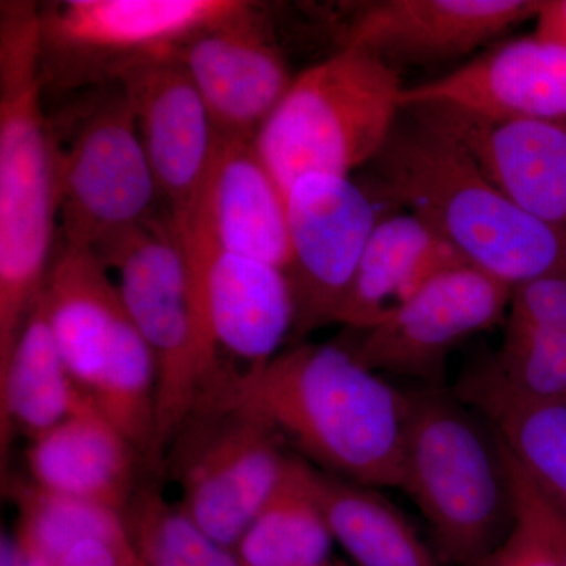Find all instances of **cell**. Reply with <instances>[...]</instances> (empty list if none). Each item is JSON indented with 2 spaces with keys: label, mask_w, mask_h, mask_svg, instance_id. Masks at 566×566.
I'll list each match as a JSON object with an SVG mask.
<instances>
[{
  "label": "cell",
  "mask_w": 566,
  "mask_h": 566,
  "mask_svg": "<svg viewBox=\"0 0 566 566\" xmlns=\"http://www.w3.org/2000/svg\"><path fill=\"white\" fill-rule=\"evenodd\" d=\"M109 82L125 93L159 196L172 222H181L219 142L202 95L175 52L125 63Z\"/></svg>",
  "instance_id": "obj_12"
},
{
  "label": "cell",
  "mask_w": 566,
  "mask_h": 566,
  "mask_svg": "<svg viewBox=\"0 0 566 566\" xmlns=\"http://www.w3.org/2000/svg\"><path fill=\"white\" fill-rule=\"evenodd\" d=\"M240 0H65L40 7L43 61L70 77H104L125 63L174 54L249 9Z\"/></svg>",
  "instance_id": "obj_11"
},
{
  "label": "cell",
  "mask_w": 566,
  "mask_h": 566,
  "mask_svg": "<svg viewBox=\"0 0 566 566\" xmlns=\"http://www.w3.org/2000/svg\"><path fill=\"white\" fill-rule=\"evenodd\" d=\"M403 111L460 144L517 207L566 234L564 123L493 118L446 104Z\"/></svg>",
  "instance_id": "obj_15"
},
{
  "label": "cell",
  "mask_w": 566,
  "mask_h": 566,
  "mask_svg": "<svg viewBox=\"0 0 566 566\" xmlns=\"http://www.w3.org/2000/svg\"><path fill=\"white\" fill-rule=\"evenodd\" d=\"M57 142L59 241L96 248L155 218L158 185L132 106L115 82Z\"/></svg>",
  "instance_id": "obj_8"
},
{
  "label": "cell",
  "mask_w": 566,
  "mask_h": 566,
  "mask_svg": "<svg viewBox=\"0 0 566 566\" xmlns=\"http://www.w3.org/2000/svg\"><path fill=\"white\" fill-rule=\"evenodd\" d=\"M18 510L14 545L24 556L57 565L77 543L98 538L132 546L122 513L80 499L51 493L32 482L9 483Z\"/></svg>",
  "instance_id": "obj_27"
},
{
  "label": "cell",
  "mask_w": 566,
  "mask_h": 566,
  "mask_svg": "<svg viewBox=\"0 0 566 566\" xmlns=\"http://www.w3.org/2000/svg\"><path fill=\"white\" fill-rule=\"evenodd\" d=\"M505 453L506 461H509L510 482H512L516 512L526 516L538 527V531L545 535L554 553H556L560 566H566V516L558 512L556 506L551 504L545 495L536 490L531 479L524 474L523 469L510 455L506 447Z\"/></svg>",
  "instance_id": "obj_29"
},
{
  "label": "cell",
  "mask_w": 566,
  "mask_h": 566,
  "mask_svg": "<svg viewBox=\"0 0 566 566\" xmlns=\"http://www.w3.org/2000/svg\"><path fill=\"white\" fill-rule=\"evenodd\" d=\"M84 394L59 352L41 294L9 359L0 365L2 450L14 433L32 441L50 431L74 411Z\"/></svg>",
  "instance_id": "obj_25"
},
{
  "label": "cell",
  "mask_w": 566,
  "mask_h": 566,
  "mask_svg": "<svg viewBox=\"0 0 566 566\" xmlns=\"http://www.w3.org/2000/svg\"><path fill=\"white\" fill-rule=\"evenodd\" d=\"M405 115L370 163L375 199L406 208L464 262L512 286L566 275L565 233L517 207L455 140Z\"/></svg>",
  "instance_id": "obj_3"
},
{
  "label": "cell",
  "mask_w": 566,
  "mask_h": 566,
  "mask_svg": "<svg viewBox=\"0 0 566 566\" xmlns=\"http://www.w3.org/2000/svg\"><path fill=\"white\" fill-rule=\"evenodd\" d=\"M139 562L133 546L91 538L71 547L57 566H134Z\"/></svg>",
  "instance_id": "obj_31"
},
{
  "label": "cell",
  "mask_w": 566,
  "mask_h": 566,
  "mask_svg": "<svg viewBox=\"0 0 566 566\" xmlns=\"http://www.w3.org/2000/svg\"><path fill=\"white\" fill-rule=\"evenodd\" d=\"M513 286L460 262L427 279L346 348L379 375L444 385L446 363L458 346L505 322Z\"/></svg>",
  "instance_id": "obj_9"
},
{
  "label": "cell",
  "mask_w": 566,
  "mask_h": 566,
  "mask_svg": "<svg viewBox=\"0 0 566 566\" xmlns=\"http://www.w3.org/2000/svg\"><path fill=\"white\" fill-rule=\"evenodd\" d=\"M109 270L158 370L151 469L163 468L193 405L221 379L226 365L205 327L188 255L172 219L150 221L95 249Z\"/></svg>",
  "instance_id": "obj_5"
},
{
  "label": "cell",
  "mask_w": 566,
  "mask_h": 566,
  "mask_svg": "<svg viewBox=\"0 0 566 566\" xmlns=\"http://www.w3.org/2000/svg\"><path fill=\"white\" fill-rule=\"evenodd\" d=\"M395 66L359 48L340 50L294 76L255 147L283 191L307 174L349 177L374 161L403 114Z\"/></svg>",
  "instance_id": "obj_6"
},
{
  "label": "cell",
  "mask_w": 566,
  "mask_h": 566,
  "mask_svg": "<svg viewBox=\"0 0 566 566\" xmlns=\"http://www.w3.org/2000/svg\"><path fill=\"white\" fill-rule=\"evenodd\" d=\"M123 521L144 566H244L234 547L211 538L158 486L137 488Z\"/></svg>",
  "instance_id": "obj_28"
},
{
  "label": "cell",
  "mask_w": 566,
  "mask_h": 566,
  "mask_svg": "<svg viewBox=\"0 0 566 566\" xmlns=\"http://www.w3.org/2000/svg\"><path fill=\"white\" fill-rule=\"evenodd\" d=\"M305 479L335 545L356 566H446L381 490L305 463Z\"/></svg>",
  "instance_id": "obj_24"
},
{
  "label": "cell",
  "mask_w": 566,
  "mask_h": 566,
  "mask_svg": "<svg viewBox=\"0 0 566 566\" xmlns=\"http://www.w3.org/2000/svg\"><path fill=\"white\" fill-rule=\"evenodd\" d=\"M543 0H381L357 11L342 46L359 48L395 63L444 62L527 20Z\"/></svg>",
  "instance_id": "obj_17"
},
{
  "label": "cell",
  "mask_w": 566,
  "mask_h": 566,
  "mask_svg": "<svg viewBox=\"0 0 566 566\" xmlns=\"http://www.w3.org/2000/svg\"><path fill=\"white\" fill-rule=\"evenodd\" d=\"M43 301L71 378L88 394L112 354L139 333L120 289L93 249L59 241Z\"/></svg>",
  "instance_id": "obj_19"
},
{
  "label": "cell",
  "mask_w": 566,
  "mask_h": 566,
  "mask_svg": "<svg viewBox=\"0 0 566 566\" xmlns=\"http://www.w3.org/2000/svg\"><path fill=\"white\" fill-rule=\"evenodd\" d=\"M292 452L230 382L202 395L164 457L180 506L216 542L237 547L285 474Z\"/></svg>",
  "instance_id": "obj_7"
},
{
  "label": "cell",
  "mask_w": 566,
  "mask_h": 566,
  "mask_svg": "<svg viewBox=\"0 0 566 566\" xmlns=\"http://www.w3.org/2000/svg\"><path fill=\"white\" fill-rule=\"evenodd\" d=\"M202 95L219 136L255 142L294 80L253 3L175 52Z\"/></svg>",
  "instance_id": "obj_13"
},
{
  "label": "cell",
  "mask_w": 566,
  "mask_h": 566,
  "mask_svg": "<svg viewBox=\"0 0 566 566\" xmlns=\"http://www.w3.org/2000/svg\"><path fill=\"white\" fill-rule=\"evenodd\" d=\"M411 104L566 125V48L536 35L506 41L444 76L406 87L403 109Z\"/></svg>",
  "instance_id": "obj_18"
},
{
  "label": "cell",
  "mask_w": 566,
  "mask_h": 566,
  "mask_svg": "<svg viewBox=\"0 0 566 566\" xmlns=\"http://www.w3.org/2000/svg\"><path fill=\"white\" fill-rule=\"evenodd\" d=\"M460 262V253L411 212L381 218L335 324L367 329L431 275Z\"/></svg>",
  "instance_id": "obj_22"
},
{
  "label": "cell",
  "mask_w": 566,
  "mask_h": 566,
  "mask_svg": "<svg viewBox=\"0 0 566 566\" xmlns=\"http://www.w3.org/2000/svg\"><path fill=\"white\" fill-rule=\"evenodd\" d=\"M535 35L566 48V0H543Z\"/></svg>",
  "instance_id": "obj_32"
},
{
  "label": "cell",
  "mask_w": 566,
  "mask_h": 566,
  "mask_svg": "<svg viewBox=\"0 0 566 566\" xmlns=\"http://www.w3.org/2000/svg\"><path fill=\"white\" fill-rule=\"evenodd\" d=\"M495 374L517 394L566 405V275L513 286Z\"/></svg>",
  "instance_id": "obj_23"
},
{
  "label": "cell",
  "mask_w": 566,
  "mask_h": 566,
  "mask_svg": "<svg viewBox=\"0 0 566 566\" xmlns=\"http://www.w3.org/2000/svg\"><path fill=\"white\" fill-rule=\"evenodd\" d=\"M475 566H560V562L538 527L515 510L509 534Z\"/></svg>",
  "instance_id": "obj_30"
},
{
  "label": "cell",
  "mask_w": 566,
  "mask_h": 566,
  "mask_svg": "<svg viewBox=\"0 0 566 566\" xmlns=\"http://www.w3.org/2000/svg\"><path fill=\"white\" fill-rule=\"evenodd\" d=\"M134 566H144V565H142V562H139V564H136V565H134Z\"/></svg>",
  "instance_id": "obj_34"
},
{
  "label": "cell",
  "mask_w": 566,
  "mask_h": 566,
  "mask_svg": "<svg viewBox=\"0 0 566 566\" xmlns=\"http://www.w3.org/2000/svg\"><path fill=\"white\" fill-rule=\"evenodd\" d=\"M326 566H346L344 564H335V562H331V564H327Z\"/></svg>",
  "instance_id": "obj_33"
},
{
  "label": "cell",
  "mask_w": 566,
  "mask_h": 566,
  "mask_svg": "<svg viewBox=\"0 0 566 566\" xmlns=\"http://www.w3.org/2000/svg\"><path fill=\"white\" fill-rule=\"evenodd\" d=\"M230 389L312 468L378 490L400 486L408 392L345 344L285 346L263 367L234 374Z\"/></svg>",
  "instance_id": "obj_1"
},
{
  "label": "cell",
  "mask_w": 566,
  "mask_h": 566,
  "mask_svg": "<svg viewBox=\"0 0 566 566\" xmlns=\"http://www.w3.org/2000/svg\"><path fill=\"white\" fill-rule=\"evenodd\" d=\"M455 392L493 427L536 490L566 516V405L517 394L495 374L490 356L461 376Z\"/></svg>",
  "instance_id": "obj_21"
},
{
  "label": "cell",
  "mask_w": 566,
  "mask_h": 566,
  "mask_svg": "<svg viewBox=\"0 0 566 566\" xmlns=\"http://www.w3.org/2000/svg\"><path fill=\"white\" fill-rule=\"evenodd\" d=\"M334 545L307 485L304 461L292 453L281 483L234 551L244 566H326Z\"/></svg>",
  "instance_id": "obj_26"
},
{
  "label": "cell",
  "mask_w": 566,
  "mask_h": 566,
  "mask_svg": "<svg viewBox=\"0 0 566 566\" xmlns=\"http://www.w3.org/2000/svg\"><path fill=\"white\" fill-rule=\"evenodd\" d=\"M40 7L0 3V365L46 285L59 233L57 142L44 117Z\"/></svg>",
  "instance_id": "obj_2"
},
{
  "label": "cell",
  "mask_w": 566,
  "mask_h": 566,
  "mask_svg": "<svg viewBox=\"0 0 566 566\" xmlns=\"http://www.w3.org/2000/svg\"><path fill=\"white\" fill-rule=\"evenodd\" d=\"M181 244L219 356L241 360L244 371L270 363L293 334L294 297L285 270L251 256Z\"/></svg>",
  "instance_id": "obj_16"
},
{
  "label": "cell",
  "mask_w": 566,
  "mask_h": 566,
  "mask_svg": "<svg viewBox=\"0 0 566 566\" xmlns=\"http://www.w3.org/2000/svg\"><path fill=\"white\" fill-rule=\"evenodd\" d=\"M25 460L35 485L122 515L140 486L137 472L145 463L88 394L66 419L32 439Z\"/></svg>",
  "instance_id": "obj_20"
},
{
  "label": "cell",
  "mask_w": 566,
  "mask_h": 566,
  "mask_svg": "<svg viewBox=\"0 0 566 566\" xmlns=\"http://www.w3.org/2000/svg\"><path fill=\"white\" fill-rule=\"evenodd\" d=\"M290 262L294 297L290 345L337 323L376 223L370 189L352 177L307 174L286 189Z\"/></svg>",
  "instance_id": "obj_10"
},
{
  "label": "cell",
  "mask_w": 566,
  "mask_h": 566,
  "mask_svg": "<svg viewBox=\"0 0 566 566\" xmlns=\"http://www.w3.org/2000/svg\"><path fill=\"white\" fill-rule=\"evenodd\" d=\"M174 226L186 245L289 268L286 193L255 142L219 136L191 210Z\"/></svg>",
  "instance_id": "obj_14"
},
{
  "label": "cell",
  "mask_w": 566,
  "mask_h": 566,
  "mask_svg": "<svg viewBox=\"0 0 566 566\" xmlns=\"http://www.w3.org/2000/svg\"><path fill=\"white\" fill-rule=\"evenodd\" d=\"M406 392L398 490L427 521L442 564L475 566L515 524L504 442L446 382Z\"/></svg>",
  "instance_id": "obj_4"
}]
</instances>
